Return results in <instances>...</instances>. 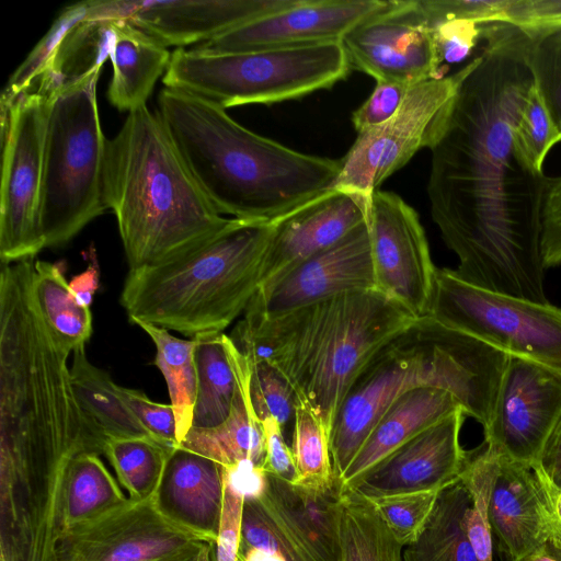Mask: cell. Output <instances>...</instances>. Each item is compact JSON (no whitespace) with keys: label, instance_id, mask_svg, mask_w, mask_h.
Here are the masks:
<instances>
[{"label":"cell","instance_id":"bcb514c9","mask_svg":"<svg viewBox=\"0 0 561 561\" xmlns=\"http://www.w3.org/2000/svg\"><path fill=\"white\" fill-rule=\"evenodd\" d=\"M409 88L400 83L376 81L373 93L352 114V123L357 134L390 119L402 104Z\"/></svg>","mask_w":561,"mask_h":561},{"label":"cell","instance_id":"7c38bea8","mask_svg":"<svg viewBox=\"0 0 561 561\" xmlns=\"http://www.w3.org/2000/svg\"><path fill=\"white\" fill-rule=\"evenodd\" d=\"M0 260L1 264H11L34 259L46 248L39 197L48 100L27 92L12 106H0Z\"/></svg>","mask_w":561,"mask_h":561},{"label":"cell","instance_id":"603a6c76","mask_svg":"<svg viewBox=\"0 0 561 561\" xmlns=\"http://www.w3.org/2000/svg\"><path fill=\"white\" fill-rule=\"evenodd\" d=\"M488 516L499 548L511 561L522 560L549 541L530 466L497 455Z\"/></svg>","mask_w":561,"mask_h":561},{"label":"cell","instance_id":"6da1fadb","mask_svg":"<svg viewBox=\"0 0 561 561\" xmlns=\"http://www.w3.org/2000/svg\"><path fill=\"white\" fill-rule=\"evenodd\" d=\"M486 44L462 81L432 152V219L458 257L454 274L497 294L549 302L541 255L548 178L522 158L513 139L534 79L527 36L483 26Z\"/></svg>","mask_w":561,"mask_h":561},{"label":"cell","instance_id":"ffe728a7","mask_svg":"<svg viewBox=\"0 0 561 561\" xmlns=\"http://www.w3.org/2000/svg\"><path fill=\"white\" fill-rule=\"evenodd\" d=\"M466 416L458 409L422 431L371 469L354 491L375 497L443 490L456 482L470 456L460 444Z\"/></svg>","mask_w":561,"mask_h":561},{"label":"cell","instance_id":"ee69618b","mask_svg":"<svg viewBox=\"0 0 561 561\" xmlns=\"http://www.w3.org/2000/svg\"><path fill=\"white\" fill-rule=\"evenodd\" d=\"M442 64L468 58L482 39V24L470 20L448 19L428 23Z\"/></svg>","mask_w":561,"mask_h":561},{"label":"cell","instance_id":"9c48e42d","mask_svg":"<svg viewBox=\"0 0 561 561\" xmlns=\"http://www.w3.org/2000/svg\"><path fill=\"white\" fill-rule=\"evenodd\" d=\"M428 316L508 356L561 373V307L490 291L437 267Z\"/></svg>","mask_w":561,"mask_h":561},{"label":"cell","instance_id":"e575fe53","mask_svg":"<svg viewBox=\"0 0 561 561\" xmlns=\"http://www.w3.org/2000/svg\"><path fill=\"white\" fill-rule=\"evenodd\" d=\"M174 449L152 437H112L103 455L129 500L141 502L156 495Z\"/></svg>","mask_w":561,"mask_h":561},{"label":"cell","instance_id":"f546056e","mask_svg":"<svg viewBox=\"0 0 561 561\" xmlns=\"http://www.w3.org/2000/svg\"><path fill=\"white\" fill-rule=\"evenodd\" d=\"M471 497L458 479L442 490L420 537L404 547V561H478L468 539L465 518Z\"/></svg>","mask_w":561,"mask_h":561},{"label":"cell","instance_id":"f6af8a7d","mask_svg":"<svg viewBox=\"0 0 561 561\" xmlns=\"http://www.w3.org/2000/svg\"><path fill=\"white\" fill-rule=\"evenodd\" d=\"M243 505V493L224 477V501L215 543V561H238Z\"/></svg>","mask_w":561,"mask_h":561},{"label":"cell","instance_id":"2e32d148","mask_svg":"<svg viewBox=\"0 0 561 561\" xmlns=\"http://www.w3.org/2000/svg\"><path fill=\"white\" fill-rule=\"evenodd\" d=\"M351 68L376 81L411 87L444 77L433 31L419 0L389 1L342 39Z\"/></svg>","mask_w":561,"mask_h":561},{"label":"cell","instance_id":"8992f818","mask_svg":"<svg viewBox=\"0 0 561 561\" xmlns=\"http://www.w3.org/2000/svg\"><path fill=\"white\" fill-rule=\"evenodd\" d=\"M273 222L231 218L217 233L167 263L129 271L121 295L130 322L192 339L221 333L260 286Z\"/></svg>","mask_w":561,"mask_h":561},{"label":"cell","instance_id":"f1b7e54d","mask_svg":"<svg viewBox=\"0 0 561 561\" xmlns=\"http://www.w3.org/2000/svg\"><path fill=\"white\" fill-rule=\"evenodd\" d=\"M197 393L192 427H214L230 414L239 381L225 333H205L195 337Z\"/></svg>","mask_w":561,"mask_h":561},{"label":"cell","instance_id":"ac0fdd59","mask_svg":"<svg viewBox=\"0 0 561 561\" xmlns=\"http://www.w3.org/2000/svg\"><path fill=\"white\" fill-rule=\"evenodd\" d=\"M388 3L386 0H293L287 7L194 47L205 51H247L342 42L352 28Z\"/></svg>","mask_w":561,"mask_h":561},{"label":"cell","instance_id":"7402d4cb","mask_svg":"<svg viewBox=\"0 0 561 561\" xmlns=\"http://www.w3.org/2000/svg\"><path fill=\"white\" fill-rule=\"evenodd\" d=\"M154 501L169 519L216 543L224 501L222 467L178 447L168 460Z\"/></svg>","mask_w":561,"mask_h":561},{"label":"cell","instance_id":"74e56055","mask_svg":"<svg viewBox=\"0 0 561 561\" xmlns=\"http://www.w3.org/2000/svg\"><path fill=\"white\" fill-rule=\"evenodd\" d=\"M513 139L522 158L540 173H543L548 152L561 141V135L535 82L514 125Z\"/></svg>","mask_w":561,"mask_h":561},{"label":"cell","instance_id":"f5cc1de1","mask_svg":"<svg viewBox=\"0 0 561 561\" xmlns=\"http://www.w3.org/2000/svg\"><path fill=\"white\" fill-rule=\"evenodd\" d=\"M519 561H561V550L550 541H547Z\"/></svg>","mask_w":561,"mask_h":561},{"label":"cell","instance_id":"d6986e66","mask_svg":"<svg viewBox=\"0 0 561 561\" xmlns=\"http://www.w3.org/2000/svg\"><path fill=\"white\" fill-rule=\"evenodd\" d=\"M370 202L358 193L331 188L273 221L259 289L274 283L368 221Z\"/></svg>","mask_w":561,"mask_h":561},{"label":"cell","instance_id":"52a82bcc","mask_svg":"<svg viewBox=\"0 0 561 561\" xmlns=\"http://www.w3.org/2000/svg\"><path fill=\"white\" fill-rule=\"evenodd\" d=\"M100 72L65 87L48 99L39 225L45 247L69 242L107 210V140L96 100Z\"/></svg>","mask_w":561,"mask_h":561},{"label":"cell","instance_id":"1f68e13d","mask_svg":"<svg viewBox=\"0 0 561 561\" xmlns=\"http://www.w3.org/2000/svg\"><path fill=\"white\" fill-rule=\"evenodd\" d=\"M33 294L49 330L68 352L85 345L92 334V314L66 280L61 263L34 260Z\"/></svg>","mask_w":561,"mask_h":561},{"label":"cell","instance_id":"4dcf8cb0","mask_svg":"<svg viewBox=\"0 0 561 561\" xmlns=\"http://www.w3.org/2000/svg\"><path fill=\"white\" fill-rule=\"evenodd\" d=\"M128 502V495L105 467L100 455L82 453L71 460L66 477L62 534Z\"/></svg>","mask_w":561,"mask_h":561},{"label":"cell","instance_id":"30bf717a","mask_svg":"<svg viewBox=\"0 0 561 561\" xmlns=\"http://www.w3.org/2000/svg\"><path fill=\"white\" fill-rule=\"evenodd\" d=\"M337 488L319 494L267 473L245 497L238 561H341Z\"/></svg>","mask_w":561,"mask_h":561},{"label":"cell","instance_id":"3957f363","mask_svg":"<svg viewBox=\"0 0 561 561\" xmlns=\"http://www.w3.org/2000/svg\"><path fill=\"white\" fill-rule=\"evenodd\" d=\"M416 318L377 289L352 291L287 313L243 314L229 337L266 362L332 435L341 407L371 355Z\"/></svg>","mask_w":561,"mask_h":561},{"label":"cell","instance_id":"c3c4849f","mask_svg":"<svg viewBox=\"0 0 561 561\" xmlns=\"http://www.w3.org/2000/svg\"><path fill=\"white\" fill-rule=\"evenodd\" d=\"M265 459L263 469L266 473L291 481L294 477V462L290 446L284 438L279 423L272 416L261 421Z\"/></svg>","mask_w":561,"mask_h":561},{"label":"cell","instance_id":"d4e9b609","mask_svg":"<svg viewBox=\"0 0 561 561\" xmlns=\"http://www.w3.org/2000/svg\"><path fill=\"white\" fill-rule=\"evenodd\" d=\"M172 53L157 38L131 24L115 19L110 51L112 78L110 103L128 113L147 105L157 80L164 76Z\"/></svg>","mask_w":561,"mask_h":561},{"label":"cell","instance_id":"4fadbf2b","mask_svg":"<svg viewBox=\"0 0 561 561\" xmlns=\"http://www.w3.org/2000/svg\"><path fill=\"white\" fill-rule=\"evenodd\" d=\"M56 561H215V543L169 519L153 496L65 531Z\"/></svg>","mask_w":561,"mask_h":561},{"label":"cell","instance_id":"816d5d0a","mask_svg":"<svg viewBox=\"0 0 561 561\" xmlns=\"http://www.w3.org/2000/svg\"><path fill=\"white\" fill-rule=\"evenodd\" d=\"M99 266L96 261L93 260L84 272L76 275L69 282L72 294L81 305L90 308L93 296L99 287Z\"/></svg>","mask_w":561,"mask_h":561},{"label":"cell","instance_id":"836d02e7","mask_svg":"<svg viewBox=\"0 0 561 561\" xmlns=\"http://www.w3.org/2000/svg\"><path fill=\"white\" fill-rule=\"evenodd\" d=\"M341 561H404L394 538L366 497L351 490L339 497Z\"/></svg>","mask_w":561,"mask_h":561},{"label":"cell","instance_id":"277c9868","mask_svg":"<svg viewBox=\"0 0 561 561\" xmlns=\"http://www.w3.org/2000/svg\"><path fill=\"white\" fill-rule=\"evenodd\" d=\"M105 202L116 217L129 271L172 261L229 221L204 195L147 105L129 112L107 140Z\"/></svg>","mask_w":561,"mask_h":561},{"label":"cell","instance_id":"83f0119b","mask_svg":"<svg viewBox=\"0 0 561 561\" xmlns=\"http://www.w3.org/2000/svg\"><path fill=\"white\" fill-rule=\"evenodd\" d=\"M115 19L95 14L79 22L64 37L31 92L47 100L65 87L101 72L110 58Z\"/></svg>","mask_w":561,"mask_h":561},{"label":"cell","instance_id":"ba28073f","mask_svg":"<svg viewBox=\"0 0 561 561\" xmlns=\"http://www.w3.org/2000/svg\"><path fill=\"white\" fill-rule=\"evenodd\" d=\"M350 69L342 42L247 51L175 48L162 83L227 110L330 89L344 80Z\"/></svg>","mask_w":561,"mask_h":561},{"label":"cell","instance_id":"ab89813d","mask_svg":"<svg viewBox=\"0 0 561 561\" xmlns=\"http://www.w3.org/2000/svg\"><path fill=\"white\" fill-rule=\"evenodd\" d=\"M248 363L249 394L257 419L274 417L284 433L293 428L298 399L290 385L266 362Z\"/></svg>","mask_w":561,"mask_h":561},{"label":"cell","instance_id":"d590c367","mask_svg":"<svg viewBox=\"0 0 561 561\" xmlns=\"http://www.w3.org/2000/svg\"><path fill=\"white\" fill-rule=\"evenodd\" d=\"M290 450L294 462L293 485L319 494L337 488L330 434L314 413L300 402L295 411Z\"/></svg>","mask_w":561,"mask_h":561},{"label":"cell","instance_id":"7bdbcfd3","mask_svg":"<svg viewBox=\"0 0 561 561\" xmlns=\"http://www.w3.org/2000/svg\"><path fill=\"white\" fill-rule=\"evenodd\" d=\"M502 23L527 36L561 28V0H504Z\"/></svg>","mask_w":561,"mask_h":561},{"label":"cell","instance_id":"7a4b0ae2","mask_svg":"<svg viewBox=\"0 0 561 561\" xmlns=\"http://www.w3.org/2000/svg\"><path fill=\"white\" fill-rule=\"evenodd\" d=\"M157 114L195 182L220 215L273 222L333 188L341 160L257 135L224 107L163 88Z\"/></svg>","mask_w":561,"mask_h":561},{"label":"cell","instance_id":"4316f807","mask_svg":"<svg viewBox=\"0 0 561 561\" xmlns=\"http://www.w3.org/2000/svg\"><path fill=\"white\" fill-rule=\"evenodd\" d=\"M71 354V386L88 430L103 444L112 437H152L121 397L118 385L89 360L85 345Z\"/></svg>","mask_w":561,"mask_h":561},{"label":"cell","instance_id":"60d3db41","mask_svg":"<svg viewBox=\"0 0 561 561\" xmlns=\"http://www.w3.org/2000/svg\"><path fill=\"white\" fill-rule=\"evenodd\" d=\"M527 38V65L561 135V28Z\"/></svg>","mask_w":561,"mask_h":561},{"label":"cell","instance_id":"cb8c5ba5","mask_svg":"<svg viewBox=\"0 0 561 561\" xmlns=\"http://www.w3.org/2000/svg\"><path fill=\"white\" fill-rule=\"evenodd\" d=\"M458 409L462 408L455 397L443 389L421 387L401 394L378 419L337 481L339 493L355 490L363 478L390 454Z\"/></svg>","mask_w":561,"mask_h":561},{"label":"cell","instance_id":"681fc988","mask_svg":"<svg viewBox=\"0 0 561 561\" xmlns=\"http://www.w3.org/2000/svg\"><path fill=\"white\" fill-rule=\"evenodd\" d=\"M541 503L549 541L561 550V489L550 482L537 466H531Z\"/></svg>","mask_w":561,"mask_h":561},{"label":"cell","instance_id":"f907efd6","mask_svg":"<svg viewBox=\"0 0 561 561\" xmlns=\"http://www.w3.org/2000/svg\"><path fill=\"white\" fill-rule=\"evenodd\" d=\"M535 466L550 482L561 489V421L547 440Z\"/></svg>","mask_w":561,"mask_h":561},{"label":"cell","instance_id":"f35d334b","mask_svg":"<svg viewBox=\"0 0 561 561\" xmlns=\"http://www.w3.org/2000/svg\"><path fill=\"white\" fill-rule=\"evenodd\" d=\"M440 492L442 490H424L366 499L394 538L407 547L422 534Z\"/></svg>","mask_w":561,"mask_h":561},{"label":"cell","instance_id":"5bb4252c","mask_svg":"<svg viewBox=\"0 0 561 561\" xmlns=\"http://www.w3.org/2000/svg\"><path fill=\"white\" fill-rule=\"evenodd\" d=\"M560 421L561 373L508 356L490 421L483 427L486 448L531 467Z\"/></svg>","mask_w":561,"mask_h":561},{"label":"cell","instance_id":"484cf974","mask_svg":"<svg viewBox=\"0 0 561 561\" xmlns=\"http://www.w3.org/2000/svg\"><path fill=\"white\" fill-rule=\"evenodd\" d=\"M231 353L239 386L229 416L214 427H192L180 447L207 457L221 467L243 460L263 467L264 434L250 400L249 363L232 341Z\"/></svg>","mask_w":561,"mask_h":561},{"label":"cell","instance_id":"9a60e30c","mask_svg":"<svg viewBox=\"0 0 561 561\" xmlns=\"http://www.w3.org/2000/svg\"><path fill=\"white\" fill-rule=\"evenodd\" d=\"M368 226L376 289L415 318L428 316L437 267L417 213L399 195L378 190Z\"/></svg>","mask_w":561,"mask_h":561},{"label":"cell","instance_id":"7dc6e473","mask_svg":"<svg viewBox=\"0 0 561 561\" xmlns=\"http://www.w3.org/2000/svg\"><path fill=\"white\" fill-rule=\"evenodd\" d=\"M541 255L546 268L561 265V175L548 178L542 209Z\"/></svg>","mask_w":561,"mask_h":561},{"label":"cell","instance_id":"8d00e7d4","mask_svg":"<svg viewBox=\"0 0 561 561\" xmlns=\"http://www.w3.org/2000/svg\"><path fill=\"white\" fill-rule=\"evenodd\" d=\"M106 3L103 0H89L64 8L47 33L9 78L1 94L0 106L10 107L20 95L32 91L64 37L79 22L95 14L111 18Z\"/></svg>","mask_w":561,"mask_h":561},{"label":"cell","instance_id":"5b68a950","mask_svg":"<svg viewBox=\"0 0 561 561\" xmlns=\"http://www.w3.org/2000/svg\"><path fill=\"white\" fill-rule=\"evenodd\" d=\"M508 355L434 318H416L385 342L354 380L331 435L337 481L378 419L401 394L421 387L450 392L483 427L490 421Z\"/></svg>","mask_w":561,"mask_h":561},{"label":"cell","instance_id":"d6a6232c","mask_svg":"<svg viewBox=\"0 0 561 561\" xmlns=\"http://www.w3.org/2000/svg\"><path fill=\"white\" fill-rule=\"evenodd\" d=\"M135 324L148 334L156 346L153 364L167 381L175 416L176 438L181 445L193 426L197 393L196 341L176 337L169 330L150 323Z\"/></svg>","mask_w":561,"mask_h":561},{"label":"cell","instance_id":"44dd1931","mask_svg":"<svg viewBox=\"0 0 561 561\" xmlns=\"http://www.w3.org/2000/svg\"><path fill=\"white\" fill-rule=\"evenodd\" d=\"M293 0H119L121 14L164 46L207 42Z\"/></svg>","mask_w":561,"mask_h":561},{"label":"cell","instance_id":"e0dca14e","mask_svg":"<svg viewBox=\"0 0 561 561\" xmlns=\"http://www.w3.org/2000/svg\"><path fill=\"white\" fill-rule=\"evenodd\" d=\"M376 289L368 221L260 288L243 314L273 318L328 298Z\"/></svg>","mask_w":561,"mask_h":561},{"label":"cell","instance_id":"8fae6325","mask_svg":"<svg viewBox=\"0 0 561 561\" xmlns=\"http://www.w3.org/2000/svg\"><path fill=\"white\" fill-rule=\"evenodd\" d=\"M478 56L457 72L411 85L396 114L386 123L357 134L341 159L333 188L358 193L368 199L380 184L422 148L439 138L459 88Z\"/></svg>","mask_w":561,"mask_h":561},{"label":"cell","instance_id":"b9f144b4","mask_svg":"<svg viewBox=\"0 0 561 561\" xmlns=\"http://www.w3.org/2000/svg\"><path fill=\"white\" fill-rule=\"evenodd\" d=\"M118 391L125 403L154 439L171 448L180 447L171 404L154 402L140 390L118 386Z\"/></svg>","mask_w":561,"mask_h":561}]
</instances>
